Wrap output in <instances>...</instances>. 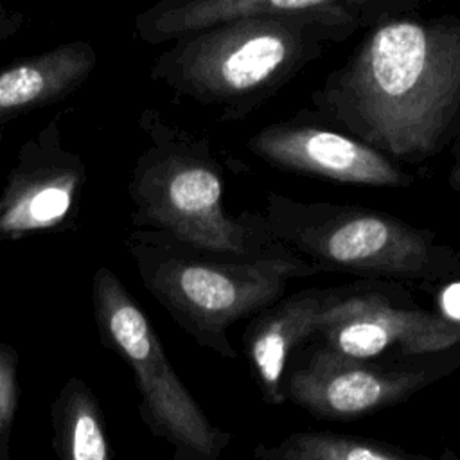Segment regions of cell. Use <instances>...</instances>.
Returning <instances> with one entry per match:
<instances>
[{
  "instance_id": "1",
  "label": "cell",
  "mask_w": 460,
  "mask_h": 460,
  "mask_svg": "<svg viewBox=\"0 0 460 460\" xmlns=\"http://www.w3.org/2000/svg\"><path fill=\"white\" fill-rule=\"evenodd\" d=\"M302 113L397 164L420 165L460 140V18L411 11L367 31Z\"/></svg>"
},
{
  "instance_id": "2",
  "label": "cell",
  "mask_w": 460,
  "mask_h": 460,
  "mask_svg": "<svg viewBox=\"0 0 460 460\" xmlns=\"http://www.w3.org/2000/svg\"><path fill=\"white\" fill-rule=\"evenodd\" d=\"M138 126L147 146L128 181L133 228L165 232L196 248L241 259L295 255L271 235L262 212L225 208V169L207 137L155 108L140 113Z\"/></svg>"
},
{
  "instance_id": "3",
  "label": "cell",
  "mask_w": 460,
  "mask_h": 460,
  "mask_svg": "<svg viewBox=\"0 0 460 460\" xmlns=\"http://www.w3.org/2000/svg\"><path fill=\"white\" fill-rule=\"evenodd\" d=\"M350 36L293 18H246L181 38L155 59L149 75L178 97L210 108L223 122L250 117Z\"/></svg>"
},
{
  "instance_id": "4",
  "label": "cell",
  "mask_w": 460,
  "mask_h": 460,
  "mask_svg": "<svg viewBox=\"0 0 460 460\" xmlns=\"http://www.w3.org/2000/svg\"><path fill=\"white\" fill-rule=\"evenodd\" d=\"M144 288L199 347L235 359L228 329L280 300L288 282L322 273L300 255L241 259L133 228L124 239Z\"/></svg>"
},
{
  "instance_id": "5",
  "label": "cell",
  "mask_w": 460,
  "mask_h": 460,
  "mask_svg": "<svg viewBox=\"0 0 460 460\" xmlns=\"http://www.w3.org/2000/svg\"><path fill=\"white\" fill-rule=\"evenodd\" d=\"M262 216L271 235L318 266L359 280L410 282L420 288L460 275V252L435 230L359 205L304 201L270 190Z\"/></svg>"
},
{
  "instance_id": "6",
  "label": "cell",
  "mask_w": 460,
  "mask_h": 460,
  "mask_svg": "<svg viewBox=\"0 0 460 460\" xmlns=\"http://www.w3.org/2000/svg\"><path fill=\"white\" fill-rule=\"evenodd\" d=\"M422 289L433 298L431 309L420 307L399 282L334 286L305 343L356 361L433 368L447 376L460 368V275Z\"/></svg>"
},
{
  "instance_id": "7",
  "label": "cell",
  "mask_w": 460,
  "mask_h": 460,
  "mask_svg": "<svg viewBox=\"0 0 460 460\" xmlns=\"http://www.w3.org/2000/svg\"><path fill=\"white\" fill-rule=\"evenodd\" d=\"M93 320L101 343L129 367L138 413L149 431L172 447V460H216L232 435L214 426L171 365L164 345L120 279L106 266L92 280Z\"/></svg>"
},
{
  "instance_id": "8",
  "label": "cell",
  "mask_w": 460,
  "mask_h": 460,
  "mask_svg": "<svg viewBox=\"0 0 460 460\" xmlns=\"http://www.w3.org/2000/svg\"><path fill=\"white\" fill-rule=\"evenodd\" d=\"M444 376L433 368L356 361L305 343L288 365L284 395L316 419L350 420L399 404Z\"/></svg>"
},
{
  "instance_id": "9",
  "label": "cell",
  "mask_w": 460,
  "mask_h": 460,
  "mask_svg": "<svg viewBox=\"0 0 460 460\" xmlns=\"http://www.w3.org/2000/svg\"><path fill=\"white\" fill-rule=\"evenodd\" d=\"M65 111L25 140L0 189V241L63 232L75 225L86 165L61 142Z\"/></svg>"
},
{
  "instance_id": "10",
  "label": "cell",
  "mask_w": 460,
  "mask_h": 460,
  "mask_svg": "<svg viewBox=\"0 0 460 460\" xmlns=\"http://www.w3.org/2000/svg\"><path fill=\"white\" fill-rule=\"evenodd\" d=\"M420 7L422 0H160L135 18V31L142 41L160 45L237 20L293 18L352 36Z\"/></svg>"
},
{
  "instance_id": "11",
  "label": "cell",
  "mask_w": 460,
  "mask_h": 460,
  "mask_svg": "<svg viewBox=\"0 0 460 460\" xmlns=\"http://www.w3.org/2000/svg\"><path fill=\"white\" fill-rule=\"evenodd\" d=\"M246 149L275 169L336 183L406 189L415 181L401 164L302 111L262 126L246 140Z\"/></svg>"
},
{
  "instance_id": "12",
  "label": "cell",
  "mask_w": 460,
  "mask_h": 460,
  "mask_svg": "<svg viewBox=\"0 0 460 460\" xmlns=\"http://www.w3.org/2000/svg\"><path fill=\"white\" fill-rule=\"evenodd\" d=\"M334 293L331 288H305L282 296L250 318L243 350L264 402L282 404L284 377L293 354L307 341L309 329Z\"/></svg>"
},
{
  "instance_id": "13",
  "label": "cell",
  "mask_w": 460,
  "mask_h": 460,
  "mask_svg": "<svg viewBox=\"0 0 460 460\" xmlns=\"http://www.w3.org/2000/svg\"><path fill=\"white\" fill-rule=\"evenodd\" d=\"M95 65L90 41L75 40L0 68V124L66 99Z\"/></svg>"
},
{
  "instance_id": "14",
  "label": "cell",
  "mask_w": 460,
  "mask_h": 460,
  "mask_svg": "<svg viewBox=\"0 0 460 460\" xmlns=\"http://www.w3.org/2000/svg\"><path fill=\"white\" fill-rule=\"evenodd\" d=\"M58 460H111L102 408L81 377H68L50 404Z\"/></svg>"
},
{
  "instance_id": "15",
  "label": "cell",
  "mask_w": 460,
  "mask_h": 460,
  "mask_svg": "<svg viewBox=\"0 0 460 460\" xmlns=\"http://www.w3.org/2000/svg\"><path fill=\"white\" fill-rule=\"evenodd\" d=\"M253 460H426L370 437L334 431H296L277 444H257Z\"/></svg>"
},
{
  "instance_id": "16",
  "label": "cell",
  "mask_w": 460,
  "mask_h": 460,
  "mask_svg": "<svg viewBox=\"0 0 460 460\" xmlns=\"http://www.w3.org/2000/svg\"><path fill=\"white\" fill-rule=\"evenodd\" d=\"M18 352L0 341V460H11L9 442L18 410Z\"/></svg>"
},
{
  "instance_id": "17",
  "label": "cell",
  "mask_w": 460,
  "mask_h": 460,
  "mask_svg": "<svg viewBox=\"0 0 460 460\" xmlns=\"http://www.w3.org/2000/svg\"><path fill=\"white\" fill-rule=\"evenodd\" d=\"M22 20L23 18L20 13H14L0 4V41L13 36L18 31Z\"/></svg>"
},
{
  "instance_id": "18",
  "label": "cell",
  "mask_w": 460,
  "mask_h": 460,
  "mask_svg": "<svg viewBox=\"0 0 460 460\" xmlns=\"http://www.w3.org/2000/svg\"><path fill=\"white\" fill-rule=\"evenodd\" d=\"M447 185L451 190L455 192H460V160L453 164V167L449 169V174H447Z\"/></svg>"
},
{
  "instance_id": "19",
  "label": "cell",
  "mask_w": 460,
  "mask_h": 460,
  "mask_svg": "<svg viewBox=\"0 0 460 460\" xmlns=\"http://www.w3.org/2000/svg\"><path fill=\"white\" fill-rule=\"evenodd\" d=\"M426 460H433V458H429V456H428ZM438 460H460V458L456 456V453H455V451H451V449H444V451L440 453Z\"/></svg>"
},
{
  "instance_id": "20",
  "label": "cell",
  "mask_w": 460,
  "mask_h": 460,
  "mask_svg": "<svg viewBox=\"0 0 460 460\" xmlns=\"http://www.w3.org/2000/svg\"><path fill=\"white\" fill-rule=\"evenodd\" d=\"M451 151V155H453V158H455V162H458L460 160V140L449 149Z\"/></svg>"
},
{
  "instance_id": "21",
  "label": "cell",
  "mask_w": 460,
  "mask_h": 460,
  "mask_svg": "<svg viewBox=\"0 0 460 460\" xmlns=\"http://www.w3.org/2000/svg\"><path fill=\"white\" fill-rule=\"evenodd\" d=\"M2 138H4V126L0 124V142H2Z\"/></svg>"
}]
</instances>
